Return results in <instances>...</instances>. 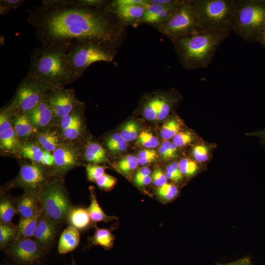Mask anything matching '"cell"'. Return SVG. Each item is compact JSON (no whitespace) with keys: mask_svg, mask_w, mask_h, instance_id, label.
Wrapping results in <instances>:
<instances>
[{"mask_svg":"<svg viewBox=\"0 0 265 265\" xmlns=\"http://www.w3.org/2000/svg\"><path fill=\"white\" fill-rule=\"evenodd\" d=\"M69 49L57 47L34 49L30 57L27 74L53 88H63L76 80L68 67L66 55Z\"/></svg>","mask_w":265,"mask_h":265,"instance_id":"obj_3","label":"cell"},{"mask_svg":"<svg viewBox=\"0 0 265 265\" xmlns=\"http://www.w3.org/2000/svg\"><path fill=\"white\" fill-rule=\"evenodd\" d=\"M91 202L87 209L91 221L97 222L100 221L109 222L116 218L106 215L99 206L96 197L93 190L91 191Z\"/></svg>","mask_w":265,"mask_h":265,"instance_id":"obj_23","label":"cell"},{"mask_svg":"<svg viewBox=\"0 0 265 265\" xmlns=\"http://www.w3.org/2000/svg\"><path fill=\"white\" fill-rule=\"evenodd\" d=\"M114 239V236L109 229L96 227L95 234L92 238L93 244L109 249L113 246Z\"/></svg>","mask_w":265,"mask_h":265,"instance_id":"obj_25","label":"cell"},{"mask_svg":"<svg viewBox=\"0 0 265 265\" xmlns=\"http://www.w3.org/2000/svg\"><path fill=\"white\" fill-rule=\"evenodd\" d=\"M181 130V123L176 118H173L166 122L160 130L162 138L168 140L173 138Z\"/></svg>","mask_w":265,"mask_h":265,"instance_id":"obj_30","label":"cell"},{"mask_svg":"<svg viewBox=\"0 0 265 265\" xmlns=\"http://www.w3.org/2000/svg\"><path fill=\"white\" fill-rule=\"evenodd\" d=\"M193 140L192 134L188 132H179L173 138V142L178 147H183L189 144Z\"/></svg>","mask_w":265,"mask_h":265,"instance_id":"obj_45","label":"cell"},{"mask_svg":"<svg viewBox=\"0 0 265 265\" xmlns=\"http://www.w3.org/2000/svg\"><path fill=\"white\" fill-rule=\"evenodd\" d=\"M41 247L30 238L17 239L10 245L9 251L17 260L25 263H32L40 256Z\"/></svg>","mask_w":265,"mask_h":265,"instance_id":"obj_12","label":"cell"},{"mask_svg":"<svg viewBox=\"0 0 265 265\" xmlns=\"http://www.w3.org/2000/svg\"><path fill=\"white\" fill-rule=\"evenodd\" d=\"M80 234L75 227L70 225L62 233L58 242V251L60 254H66L74 250L78 246Z\"/></svg>","mask_w":265,"mask_h":265,"instance_id":"obj_18","label":"cell"},{"mask_svg":"<svg viewBox=\"0 0 265 265\" xmlns=\"http://www.w3.org/2000/svg\"><path fill=\"white\" fill-rule=\"evenodd\" d=\"M179 164L182 174L187 176L194 175L198 169V166L196 163L194 161L187 158L182 159Z\"/></svg>","mask_w":265,"mask_h":265,"instance_id":"obj_39","label":"cell"},{"mask_svg":"<svg viewBox=\"0 0 265 265\" xmlns=\"http://www.w3.org/2000/svg\"><path fill=\"white\" fill-rule=\"evenodd\" d=\"M257 42L261 43L264 48H265V30L261 35Z\"/></svg>","mask_w":265,"mask_h":265,"instance_id":"obj_57","label":"cell"},{"mask_svg":"<svg viewBox=\"0 0 265 265\" xmlns=\"http://www.w3.org/2000/svg\"><path fill=\"white\" fill-rule=\"evenodd\" d=\"M14 120V129L19 136L26 137L34 132V126L26 113L17 114Z\"/></svg>","mask_w":265,"mask_h":265,"instance_id":"obj_24","label":"cell"},{"mask_svg":"<svg viewBox=\"0 0 265 265\" xmlns=\"http://www.w3.org/2000/svg\"><path fill=\"white\" fill-rule=\"evenodd\" d=\"M192 1L200 30L232 31L238 0Z\"/></svg>","mask_w":265,"mask_h":265,"instance_id":"obj_4","label":"cell"},{"mask_svg":"<svg viewBox=\"0 0 265 265\" xmlns=\"http://www.w3.org/2000/svg\"><path fill=\"white\" fill-rule=\"evenodd\" d=\"M17 212L15 205L8 198L1 199L0 203V222L10 223Z\"/></svg>","mask_w":265,"mask_h":265,"instance_id":"obj_27","label":"cell"},{"mask_svg":"<svg viewBox=\"0 0 265 265\" xmlns=\"http://www.w3.org/2000/svg\"><path fill=\"white\" fill-rule=\"evenodd\" d=\"M81 128V121L63 131L64 137L70 140H73L77 138L80 132Z\"/></svg>","mask_w":265,"mask_h":265,"instance_id":"obj_47","label":"cell"},{"mask_svg":"<svg viewBox=\"0 0 265 265\" xmlns=\"http://www.w3.org/2000/svg\"><path fill=\"white\" fill-rule=\"evenodd\" d=\"M107 148L111 152H121L125 151L128 147L127 142L122 137L120 133L112 134L106 142Z\"/></svg>","mask_w":265,"mask_h":265,"instance_id":"obj_35","label":"cell"},{"mask_svg":"<svg viewBox=\"0 0 265 265\" xmlns=\"http://www.w3.org/2000/svg\"><path fill=\"white\" fill-rule=\"evenodd\" d=\"M253 134L259 136L263 141H265V129L262 131L255 132Z\"/></svg>","mask_w":265,"mask_h":265,"instance_id":"obj_58","label":"cell"},{"mask_svg":"<svg viewBox=\"0 0 265 265\" xmlns=\"http://www.w3.org/2000/svg\"><path fill=\"white\" fill-rule=\"evenodd\" d=\"M160 31L172 40L200 30L192 0H185L175 12L160 24Z\"/></svg>","mask_w":265,"mask_h":265,"instance_id":"obj_9","label":"cell"},{"mask_svg":"<svg viewBox=\"0 0 265 265\" xmlns=\"http://www.w3.org/2000/svg\"><path fill=\"white\" fill-rule=\"evenodd\" d=\"M150 174L151 170L150 168L148 167H143L136 172L134 180L136 181L150 176Z\"/></svg>","mask_w":265,"mask_h":265,"instance_id":"obj_54","label":"cell"},{"mask_svg":"<svg viewBox=\"0 0 265 265\" xmlns=\"http://www.w3.org/2000/svg\"><path fill=\"white\" fill-rule=\"evenodd\" d=\"M26 114L36 128H41L49 125L54 115L49 104L47 94L36 106Z\"/></svg>","mask_w":265,"mask_h":265,"instance_id":"obj_15","label":"cell"},{"mask_svg":"<svg viewBox=\"0 0 265 265\" xmlns=\"http://www.w3.org/2000/svg\"><path fill=\"white\" fill-rule=\"evenodd\" d=\"M17 235V227L11 223L0 224V245L1 248L12 243L16 240Z\"/></svg>","mask_w":265,"mask_h":265,"instance_id":"obj_26","label":"cell"},{"mask_svg":"<svg viewBox=\"0 0 265 265\" xmlns=\"http://www.w3.org/2000/svg\"><path fill=\"white\" fill-rule=\"evenodd\" d=\"M57 223L44 214L40 217L33 237L41 248L53 242L57 232Z\"/></svg>","mask_w":265,"mask_h":265,"instance_id":"obj_13","label":"cell"},{"mask_svg":"<svg viewBox=\"0 0 265 265\" xmlns=\"http://www.w3.org/2000/svg\"><path fill=\"white\" fill-rule=\"evenodd\" d=\"M47 99L54 116L60 118L70 114L81 105L73 89L53 88L48 93Z\"/></svg>","mask_w":265,"mask_h":265,"instance_id":"obj_10","label":"cell"},{"mask_svg":"<svg viewBox=\"0 0 265 265\" xmlns=\"http://www.w3.org/2000/svg\"><path fill=\"white\" fill-rule=\"evenodd\" d=\"M171 101L169 99L162 96L156 120L161 121L167 117L171 109L172 104Z\"/></svg>","mask_w":265,"mask_h":265,"instance_id":"obj_42","label":"cell"},{"mask_svg":"<svg viewBox=\"0 0 265 265\" xmlns=\"http://www.w3.org/2000/svg\"><path fill=\"white\" fill-rule=\"evenodd\" d=\"M231 32L225 30H199L173 41L186 68H205L210 64L217 48Z\"/></svg>","mask_w":265,"mask_h":265,"instance_id":"obj_2","label":"cell"},{"mask_svg":"<svg viewBox=\"0 0 265 265\" xmlns=\"http://www.w3.org/2000/svg\"><path fill=\"white\" fill-rule=\"evenodd\" d=\"M56 170L65 173L77 164L78 155L76 151L69 146L58 147L53 153Z\"/></svg>","mask_w":265,"mask_h":265,"instance_id":"obj_14","label":"cell"},{"mask_svg":"<svg viewBox=\"0 0 265 265\" xmlns=\"http://www.w3.org/2000/svg\"><path fill=\"white\" fill-rule=\"evenodd\" d=\"M45 150L39 146L32 144H27L21 148L22 156L36 163H41Z\"/></svg>","mask_w":265,"mask_h":265,"instance_id":"obj_28","label":"cell"},{"mask_svg":"<svg viewBox=\"0 0 265 265\" xmlns=\"http://www.w3.org/2000/svg\"><path fill=\"white\" fill-rule=\"evenodd\" d=\"M77 109L61 118L60 125L63 131L81 121L79 115L77 113Z\"/></svg>","mask_w":265,"mask_h":265,"instance_id":"obj_43","label":"cell"},{"mask_svg":"<svg viewBox=\"0 0 265 265\" xmlns=\"http://www.w3.org/2000/svg\"><path fill=\"white\" fill-rule=\"evenodd\" d=\"M171 142L168 140H165L160 146L159 152L161 157L163 159H168L174 158L171 151Z\"/></svg>","mask_w":265,"mask_h":265,"instance_id":"obj_49","label":"cell"},{"mask_svg":"<svg viewBox=\"0 0 265 265\" xmlns=\"http://www.w3.org/2000/svg\"><path fill=\"white\" fill-rule=\"evenodd\" d=\"M147 3V0H118L112 2L110 6L144 5Z\"/></svg>","mask_w":265,"mask_h":265,"instance_id":"obj_50","label":"cell"},{"mask_svg":"<svg viewBox=\"0 0 265 265\" xmlns=\"http://www.w3.org/2000/svg\"><path fill=\"white\" fill-rule=\"evenodd\" d=\"M152 181V178L150 175L143 178L134 181L135 184L139 187H143L149 185Z\"/></svg>","mask_w":265,"mask_h":265,"instance_id":"obj_56","label":"cell"},{"mask_svg":"<svg viewBox=\"0 0 265 265\" xmlns=\"http://www.w3.org/2000/svg\"><path fill=\"white\" fill-rule=\"evenodd\" d=\"M15 205L21 218H30L42 211L38 197L32 194L26 193L18 198Z\"/></svg>","mask_w":265,"mask_h":265,"instance_id":"obj_17","label":"cell"},{"mask_svg":"<svg viewBox=\"0 0 265 265\" xmlns=\"http://www.w3.org/2000/svg\"><path fill=\"white\" fill-rule=\"evenodd\" d=\"M84 157L87 161L95 164L105 162L107 160L106 151L101 145L96 142L90 143L86 146Z\"/></svg>","mask_w":265,"mask_h":265,"instance_id":"obj_22","label":"cell"},{"mask_svg":"<svg viewBox=\"0 0 265 265\" xmlns=\"http://www.w3.org/2000/svg\"><path fill=\"white\" fill-rule=\"evenodd\" d=\"M165 174L167 179L175 183L181 181L183 175L181 171L179 164L177 162H174L167 167Z\"/></svg>","mask_w":265,"mask_h":265,"instance_id":"obj_40","label":"cell"},{"mask_svg":"<svg viewBox=\"0 0 265 265\" xmlns=\"http://www.w3.org/2000/svg\"><path fill=\"white\" fill-rule=\"evenodd\" d=\"M192 154L195 159L199 162L205 161L209 158L208 148L203 145L194 146L192 149Z\"/></svg>","mask_w":265,"mask_h":265,"instance_id":"obj_46","label":"cell"},{"mask_svg":"<svg viewBox=\"0 0 265 265\" xmlns=\"http://www.w3.org/2000/svg\"><path fill=\"white\" fill-rule=\"evenodd\" d=\"M158 158L156 151L152 149H144L140 151L137 155L138 164L144 165L155 161Z\"/></svg>","mask_w":265,"mask_h":265,"instance_id":"obj_37","label":"cell"},{"mask_svg":"<svg viewBox=\"0 0 265 265\" xmlns=\"http://www.w3.org/2000/svg\"><path fill=\"white\" fill-rule=\"evenodd\" d=\"M25 1L22 0H2L0 2V13L3 15L8 13L11 9H16L20 7Z\"/></svg>","mask_w":265,"mask_h":265,"instance_id":"obj_44","label":"cell"},{"mask_svg":"<svg viewBox=\"0 0 265 265\" xmlns=\"http://www.w3.org/2000/svg\"><path fill=\"white\" fill-rule=\"evenodd\" d=\"M43 214L42 211L30 218H21L17 226L16 239L33 237L39 219Z\"/></svg>","mask_w":265,"mask_h":265,"instance_id":"obj_20","label":"cell"},{"mask_svg":"<svg viewBox=\"0 0 265 265\" xmlns=\"http://www.w3.org/2000/svg\"><path fill=\"white\" fill-rule=\"evenodd\" d=\"M27 19L44 46L69 49L79 43L94 42L110 49L116 38L115 26L106 12L72 0H42Z\"/></svg>","mask_w":265,"mask_h":265,"instance_id":"obj_1","label":"cell"},{"mask_svg":"<svg viewBox=\"0 0 265 265\" xmlns=\"http://www.w3.org/2000/svg\"><path fill=\"white\" fill-rule=\"evenodd\" d=\"M148 2L153 4L161 5H173L180 4L184 2L185 0H147Z\"/></svg>","mask_w":265,"mask_h":265,"instance_id":"obj_52","label":"cell"},{"mask_svg":"<svg viewBox=\"0 0 265 265\" xmlns=\"http://www.w3.org/2000/svg\"><path fill=\"white\" fill-rule=\"evenodd\" d=\"M37 197L43 214L56 222L67 220L74 208L63 183L59 180L48 182Z\"/></svg>","mask_w":265,"mask_h":265,"instance_id":"obj_7","label":"cell"},{"mask_svg":"<svg viewBox=\"0 0 265 265\" xmlns=\"http://www.w3.org/2000/svg\"><path fill=\"white\" fill-rule=\"evenodd\" d=\"M96 182L100 188L108 191L115 186L117 181L114 177L105 173Z\"/></svg>","mask_w":265,"mask_h":265,"instance_id":"obj_41","label":"cell"},{"mask_svg":"<svg viewBox=\"0 0 265 265\" xmlns=\"http://www.w3.org/2000/svg\"><path fill=\"white\" fill-rule=\"evenodd\" d=\"M42 164L47 166H50L54 164V159L53 155L50 152L45 151L44 156L41 162Z\"/></svg>","mask_w":265,"mask_h":265,"instance_id":"obj_53","label":"cell"},{"mask_svg":"<svg viewBox=\"0 0 265 265\" xmlns=\"http://www.w3.org/2000/svg\"><path fill=\"white\" fill-rule=\"evenodd\" d=\"M145 5L110 6L111 8L113 7V9L107 11L113 12L126 21H136L142 20L146 10Z\"/></svg>","mask_w":265,"mask_h":265,"instance_id":"obj_19","label":"cell"},{"mask_svg":"<svg viewBox=\"0 0 265 265\" xmlns=\"http://www.w3.org/2000/svg\"><path fill=\"white\" fill-rule=\"evenodd\" d=\"M265 30V0H238L232 31L249 42H257Z\"/></svg>","mask_w":265,"mask_h":265,"instance_id":"obj_5","label":"cell"},{"mask_svg":"<svg viewBox=\"0 0 265 265\" xmlns=\"http://www.w3.org/2000/svg\"><path fill=\"white\" fill-rule=\"evenodd\" d=\"M137 157L132 155L121 159L117 163L118 169L126 175H130L138 165Z\"/></svg>","mask_w":265,"mask_h":265,"instance_id":"obj_34","label":"cell"},{"mask_svg":"<svg viewBox=\"0 0 265 265\" xmlns=\"http://www.w3.org/2000/svg\"><path fill=\"white\" fill-rule=\"evenodd\" d=\"M17 186L23 188L26 193L36 196L48 182L44 169L36 164H25L21 166L16 180Z\"/></svg>","mask_w":265,"mask_h":265,"instance_id":"obj_11","label":"cell"},{"mask_svg":"<svg viewBox=\"0 0 265 265\" xmlns=\"http://www.w3.org/2000/svg\"><path fill=\"white\" fill-rule=\"evenodd\" d=\"M67 220L70 225L79 230L87 228L91 221L87 209L82 208H73L68 214Z\"/></svg>","mask_w":265,"mask_h":265,"instance_id":"obj_21","label":"cell"},{"mask_svg":"<svg viewBox=\"0 0 265 265\" xmlns=\"http://www.w3.org/2000/svg\"><path fill=\"white\" fill-rule=\"evenodd\" d=\"M86 171L88 180L91 182H96L105 174V168L95 164H88L86 166Z\"/></svg>","mask_w":265,"mask_h":265,"instance_id":"obj_38","label":"cell"},{"mask_svg":"<svg viewBox=\"0 0 265 265\" xmlns=\"http://www.w3.org/2000/svg\"><path fill=\"white\" fill-rule=\"evenodd\" d=\"M53 89L50 85L27 74L19 84L5 110L27 113L36 106Z\"/></svg>","mask_w":265,"mask_h":265,"instance_id":"obj_8","label":"cell"},{"mask_svg":"<svg viewBox=\"0 0 265 265\" xmlns=\"http://www.w3.org/2000/svg\"><path fill=\"white\" fill-rule=\"evenodd\" d=\"M152 181L154 184L158 187H160L167 183V177L160 168L155 169L152 175Z\"/></svg>","mask_w":265,"mask_h":265,"instance_id":"obj_48","label":"cell"},{"mask_svg":"<svg viewBox=\"0 0 265 265\" xmlns=\"http://www.w3.org/2000/svg\"><path fill=\"white\" fill-rule=\"evenodd\" d=\"M74 1L79 5L94 8H98L105 3V1L100 0H75Z\"/></svg>","mask_w":265,"mask_h":265,"instance_id":"obj_51","label":"cell"},{"mask_svg":"<svg viewBox=\"0 0 265 265\" xmlns=\"http://www.w3.org/2000/svg\"><path fill=\"white\" fill-rule=\"evenodd\" d=\"M161 99L162 96H156L150 99L145 104L143 113L146 119L150 121L156 120Z\"/></svg>","mask_w":265,"mask_h":265,"instance_id":"obj_29","label":"cell"},{"mask_svg":"<svg viewBox=\"0 0 265 265\" xmlns=\"http://www.w3.org/2000/svg\"><path fill=\"white\" fill-rule=\"evenodd\" d=\"M178 192V188L175 185L168 183L158 187L156 191L157 195L159 198L165 201L173 199L177 196Z\"/></svg>","mask_w":265,"mask_h":265,"instance_id":"obj_36","label":"cell"},{"mask_svg":"<svg viewBox=\"0 0 265 265\" xmlns=\"http://www.w3.org/2000/svg\"><path fill=\"white\" fill-rule=\"evenodd\" d=\"M218 265H253V264L250 259L246 257L231 263L218 264Z\"/></svg>","mask_w":265,"mask_h":265,"instance_id":"obj_55","label":"cell"},{"mask_svg":"<svg viewBox=\"0 0 265 265\" xmlns=\"http://www.w3.org/2000/svg\"><path fill=\"white\" fill-rule=\"evenodd\" d=\"M136 144L142 147L153 149L159 146V141L151 132L143 131L138 136Z\"/></svg>","mask_w":265,"mask_h":265,"instance_id":"obj_32","label":"cell"},{"mask_svg":"<svg viewBox=\"0 0 265 265\" xmlns=\"http://www.w3.org/2000/svg\"><path fill=\"white\" fill-rule=\"evenodd\" d=\"M138 124L133 120L128 121L122 128L121 135L126 142L133 141L138 137Z\"/></svg>","mask_w":265,"mask_h":265,"instance_id":"obj_33","label":"cell"},{"mask_svg":"<svg viewBox=\"0 0 265 265\" xmlns=\"http://www.w3.org/2000/svg\"><path fill=\"white\" fill-rule=\"evenodd\" d=\"M114 55L109 48L94 42H84L76 44L66 53L68 68L77 80L92 64L104 61H113Z\"/></svg>","mask_w":265,"mask_h":265,"instance_id":"obj_6","label":"cell"},{"mask_svg":"<svg viewBox=\"0 0 265 265\" xmlns=\"http://www.w3.org/2000/svg\"><path fill=\"white\" fill-rule=\"evenodd\" d=\"M4 111L0 115V145L2 150H13L17 145V134Z\"/></svg>","mask_w":265,"mask_h":265,"instance_id":"obj_16","label":"cell"},{"mask_svg":"<svg viewBox=\"0 0 265 265\" xmlns=\"http://www.w3.org/2000/svg\"><path fill=\"white\" fill-rule=\"evenodd\" d=\"M39 143L45 151L54 152L58 147V139L57 136L51 132L40 133L37 138Z\"/></svg>","mask_w":265,"mask_h":265,"instance_id":"obj_31","label":"cell"}]
</instances>
